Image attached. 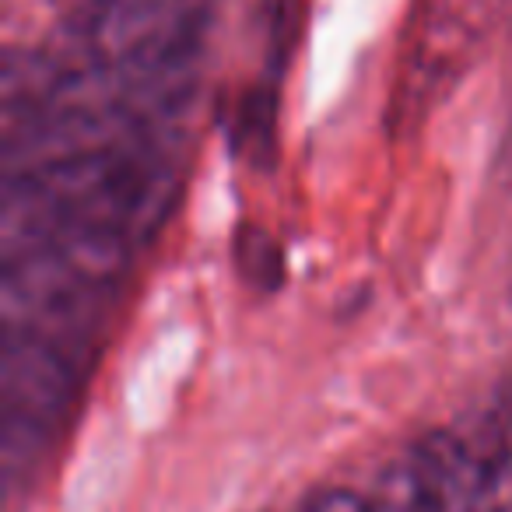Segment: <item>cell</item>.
Listing matches in <instances>:
<instances>
[{
	"instance_id": "8992f818",
	"label": "cell",
	"mask_w": 512,
	"mask_h": 512,
	"mask_svg": "<svg viewBox=\"0 0 512 512\" xmlns=\"http://www.w3.org/2000/svg\"><path fill=\"white\" fill-rule=\"evenodd\" d=\"M271 39L274 46H288L295 36V25L302 18V0H271Z\"/></svg>"
},
{
	"instance_id": "3957f363",
	"label": "cell",
	"mask_w": 512,
	"mask_h": 512,
	"mask_svg": "<svg viewBox=\"0 0 512 512\" xmlns=\"http://www.w3.org/2000/svg\"><path fill=\"white\" fill-rule=\"evenodd\" d=\"M0 379L8 428L29 435H50L78 393L71 348L32 330H4Z\"/></svg>"
},
{
	"instance_id": "7a4b0ae2",
	"label": "cell",
	"mask_w": 512,
	"mask_h": 512,
	"mask_svg": "<svg viewBox=\"0 0 512 512\" xmlns=\"http://www.w3.org/2000/svg\"><path fill=\"white\" fill-rule=\"evenodd\" d=\"M502 456L505 446L495 435L432 428L400 467V512H484Z\"/></svg>"
},
{
	"instance_id": "6da1fadb",
	"label": "cell",
	"mask_w": 512,
	"mask_h": 512,
	"mask_svg": "<svg viewBox=\"0 0 512 512\" xmlns=\"http://www.w3.org/2000/svg\"><path fill=\"white\" fill-rule=\"evenodd\" d=\"M211 0H85V64L127 78H186Z\"/></svg>"
},
{
	"instance_id": "5b68a950",
	"label": "cell",
	"mask_w": 512,
	"mask_h": 512,
	"mask_svg": "<svg viewBox=\"0 0 512 512\" xmlns=\"http://www.w3.org/2000/svg\"><path fill=\"white\" fill-rule=\"evenodd\" d=\"M299 512H379V509L351 488H323L316 495H309Z\"/></svg>"
},
{
	"instance_id": "277c9868",
	"label": "cell",
	"mask_w": 512,
	"mask_h": 512,
	"mask_svg": "<svg viewBox=\"0 0 512 512\" xmlns=\"http://www.w3.org/2000/svg\"><path fill=\"white\" fill-rule=\"evenodd\" d=\"M278 134V99L271 88H249L232 113V141L253 165L271 162Z\"/></svg>"
}]
</instances>
